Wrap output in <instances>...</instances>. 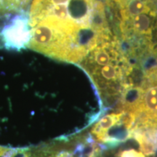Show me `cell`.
<instances>
[{
  "instance_id": "1",
  "label": "cell",
  "mask_w": 157,
  "mask_h": 157,
  "mask_svg": "<svg viewBox=\"0 0 157 157\" xmlns=\"http://www.w3.org/2000/svg\"><path fill=\"white\" fill-rule=\"evenodd\" d=\"M28 48L77 66L111 33L105 0H33Z\"/></svg>"
},
{
  "instance_id": "2",
  "label": "cell",
  "mask_w": 157,
  "mask_h": 157,
  "mask_svg": "<svg viewBox=\"0 0 157 157\" xmlns=\"http://www.w3.org/2000/svg\"><path fill=\"white\" fill-rule=\"evenodd\" d=\"M113 36L129 59L143 66L157 57V0H105Z\"/></svg>"
},
{
  "instance_id": "3",
  "label": "cell",
  "mask_w": 157,
  "mask_h": 157,
  "mask_svg": "<svg viewBox=\"0 0 157 157\" xmlns=\"http://www.w3.org/2000/svg\"><path fill=\"white\" fill-rule=\"evenodd\" d=\"M136 65L111 32L77 66L90 78L101 104L106 109L117 106L128 89Z\"/></svg>"
},
{
  "instance_id": "4",
  "label": "cell",
  "mask_w": 157,
  "mask_h": 157,
  "mask_svg": "<svg viewBox=\"0 0 157 157\" xmlns=\"http://www.w3.org/2000/svg\"><path fill=\"white\" fill-rule=\"evenodd\" d=\"M117 107L132 129H157V57L143 66Z\"/></svg>"
},
{
  "instance_id": "5",
  "label": "cell",
  "mask_w": 157,
  "mask_h": 157,
  "mask_svg": "<svg viewBox=\"0 0 157 157\" xmlns=\"http://www.w3.org/2000/svg\"><path fill=\"white\" fill-rule=\"evenodd\" d=\"M33 0H0V30L27 15Z\"/></svg>"
},
{
  "instance_id": "6",
  "label": "cell",
  "mask_w": 157,
  "mask_h": 157,
  "mask_svg": "<svg viewBox=\"0 0 157 157\" xmlns=\"http://www.w3.org/2000/svg\"><path fill=\"white\" fill-rule=\"evenodd\" d=\"M116 157H146L145 154L140 151L134 148H126L120 150L115 155Z\"/></svg>"
},
{
  "instance_id": "7",
  "label": "cell",
  "mask_w": 157,
  "mask_h": 157,
  "mask_svg": "<svg viewBox=\"0 0 157 157\" xmlns=\"http://www.w3.org/2000/svg\"><path fill=\"white\" fill-rule=\"evenodd\" d=\"M68 154H69V153H68V152L63 151V152H61V153H59V154L56 155V156H53V157H66Z\"/></svg>"
},
{
  "instance_id": "8",
  "label": "cell",
  "mask_w": 157,
  "mask_h": 157,
  "mask_svg": "<svg viewBox=\"0 0 157 157\" xmlns=\"http://www.w3.org/2000/svg\"><path fill=\"white\" fill-rule=\"evenodd\" d=\"M98 155H99V154H98ZM98 156H96V157H98ZM66 157H79V156H78V155L76 154L75 152H74V154H68V156H66Z\"/></svg>"
}]
</instances>
